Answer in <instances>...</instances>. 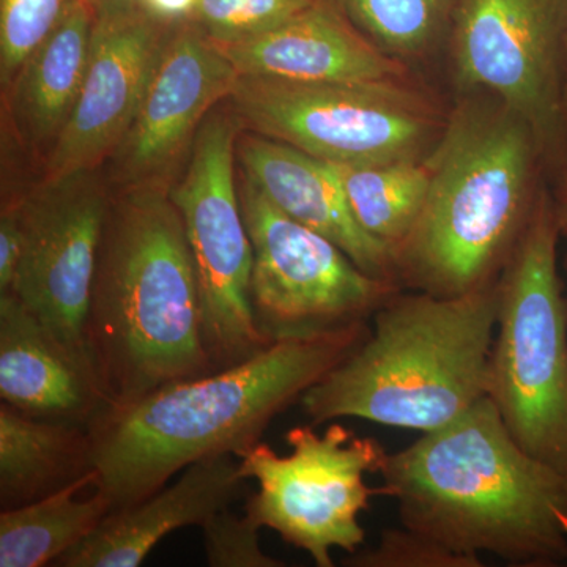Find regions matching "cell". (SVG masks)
<instances>
[{
  "mask_svg": "<svg viewBox=\"0 0 567 567\" xmlns=\"http://www.w3.org/2000/svg\"><path fill=\"white\" fill-rule=\"evenodd\" d=\"M371 323L282 339L249 360L111 406L91 425L95 488L112 511L166 486L186 466L260 442L279 413L353 352Z\"/></svg>",
  "mask_w": 567,
  "mask_h": 567,
  "instance_id": "6da1fadb",
  "label": "cell"
},
{
  "mask_svg": "<svg viewBox=\"0 0 567 567\" xmlns=\"http://www.w3.org/2000/svg\"><path fill=\"white\" fill-rule=\"evenodd\" d=\"M379 475L402 527L457 554L567 565V475L518 445L487 395L388 453Z\"/></svg>",
  "mask_w": 567,
  "mask_h": 567,
  "instance_id": "7a4b0ae2",
  "label": "cell"
},
{
  "mask_svg": "<svg viewBox=\"0 0 567 567\" xmlns=\"http://www.w3.org/2000/svg\"><path fill=\"white\" fill-rule=\"evenodd\" d=\"M171 185L114 189L85 319L107 409L213 371L199 286Z\"/></svg>",
  "mask_w": 567,
  "mask_h": 567,
  "instance_id": "3957f363",
  "label": "cell"
},
{
  "mask_svg": "<svg viewBox=\"0 0 567 567\" xmlns=\"http://www.w3.org/2000/svg\"><path fill=\"white\" fill-rule=\"evenodd\" d=\"M420 218L393 251L404 290L451 298L498 281L546 188V163L524 118L487 93L447 114L429 153Z\"/></svg>",
  "mask_w": 567,
  "mask_h": 567,
  "instance_id": "277c9868",
  "label": "cell"
},
{
  "mask_svg": "<svg viewBox=\"0 0 567 567\" xmlns=\"http://www.w3.org/2000/svg\"><path fill=\"white\" fill-rule=\"evenodd\" d=\"M498 281L461 297L399 290L368 336L309 388L311 424L360 417L421 434L453 423L487 395Z\"/></svg>",
  "mask_w": 567,
  "mask_h": 567,
  "instance_id": "5b68a950",
  "label": "cell"
},
{
  "mask_svg": "<svg viewBox=\"0 0 567 567\" xmlns=\"http://www.w3.org/2000/svg\"><path fill=\"white\" fill-rule=\"evenodd\" d=\"M546 186L498 278L487 398L532 456L567 475V305Z\"/></svg>",
  "mask_w": 567,
  "mask_h": 567,
  "instance_id": "8992f818",
  "label": "cell"
},
{
  "mask_svg": "<svg viewBox=\"0 0 567 567\" xmlns=\"http://www.w3.org/2000/svg\"><path fill=\"white\" fill-rule=\"evenodd\" d=\"M227 104L244 130L333 164L425 156L442 136L450 114L406 81L238 76Z\"/></svg>",
  "mask_w": 567,
  "mask_h": 567,
  "instance_id": "52a82bcc",
  "label": "cell"
},
{
  "mask_svg": "<svg viewBox=\"0 0 567 567\" xmlns=\"http://www.w3.org/2000/svg\"><path fill=\"white\" fill-rule=\"evenodd\" d=\"M284 440L287 456L262 442L237 454L241 476L259 484L246 498V514L306 551L317 567H334L331 550L353 554L363 547L360 516L374 496H386L385 487L365 483V476L382 470L386 450L338 423L323 431L297 425Z\"/></svg>",
  "mask_w": 567,
  "mask_h": 567,
  "instance_id": "ba28073f",
  "label": "cell"
},
{
  "mask_svg": "<svg viewBox=\"0 0 567 567\" xmlns=\"http://www.w3.org/2000/svg\"><path fill=\"white\" fill-rule=\"evenodd\" d=\"M241 130L230 107H215L194 137L181 178L169 186L196 271L213 371L233 368L274 344L252 312V244L235 182Z\"/></svg>",
  "mask_w": 567,
  "mask_h": 567,
  "instance_id": "9c48e42d",
  "label": "cell"
},
{
  "mask_svg": "<svg viewBox=\"0 0 567 567\" xmlns=\"http://www.w3.org/2000/svg\"><path fill=\"white\" fill-rule=\"evenodd\" d=\"M451 24L458 85L524 118L557 183L567 174V0H453Z\"/></svg>",
  "mask_w": 567,
  "mask_h": 567,
  "instance_id": "30bf717a",
  "label": "cell"
},
{
  "mask_svg": "<svg viewBox=\"0 0 567 567\" xmlns=\"http://www.w3.org/2000/svg\"><path fill=\"white\" fill-rule=\"evenodd\" d=\"M238 181L254 252V319L268 341L371 322L402 290L365 274L330 238L279 210L244 174Z\"/></svg>",
  "mask_w": 567,
  "mask_h": 567,
  "instance_id": "8fae6325",
  "label": "cell"
},
{
  "mask_svg": "<svg viewBox=\"0 0 567 567\" xmlns=\"http://www.w3.org/2000/svg\"><path fill=\"white\" fill-rule=\"evenodd\" d=\"M112 194L102 167L41 178L28 192L7 197L17 203L24 233L11 295L89 368L85 319Z\"/></svg>",
  "mask_w": 567,
  "mask_h": 567,
  "instance_id": "7c38bea8",
  "label": "cell"
},
{
  "mask_svg": "<svg viewBox=\"0 0 567 567\" xmlns=\"http://www.w3.org/2000/svg\"><path fill=\"white\" fill-rule=\"evenodd\" d=\"M238 76L192 18H175L132 125L103 166L111 188L171 185L200 125L227 102Z\"/></svg>",
  "mask_w": 567,
  "mask_h": 567,
  "instance_id": "4fadbf2b",
  "label": "cell"
},
{
  "mask_svg": "<svg viewBox=\"0 0 567 567\" xmlns=\"http://www.w3.org/2000/svg\"><path fill=\"white\" fill-rule=\"evenodd\" d=\"M175 18L99 11L76 106L43 158V181L102 169L132 125Z\"/></svg>",
  "mask_w": 567,
  "mask_h": 567,
  "instance_id": "5bb4252c",
  "label": "cell"
},
{
  "mask_svg": "<svg viewBox=\"0 0 567 567\" xmlns=\"http://www.w3.org/2000/svg\"><path fill=\"white\" fill-rule=\"evenodd\" d=\"M219 47L240 76L297 82L406 81L404 62L360 31L338 0H317L271 31Z\"/></svg>",
  "mask_w": 567,
  "mask_h": 567,
  "instance_id": "9a60e30c",
  "label": "cell"
},
{
  "mask_svg": "<svg viewBox=\"0 0 567 567\" xmlns=\"http://www.w3.org/2000/svg\"><path fill=\"white\" fill-rule=\"evenodd\" d=\"M234 454L186 466L171 486L111 511L91 536L55 559L59 567H136L175 529L203 527L219 511L251 494Z\"/></svg>",
  "mask_w": 567,
  "mask_h": 567,
  "instance_id": "2e32d148",
  "label": "cell"
},
{
  "mask_svg": "<svg viewBox=\"0 0 567 567\" xmlns=\"http://www.w3.org/2000/svg\"><path fill=\"white\" fill-rule=\"evenodd\" d=\"M237 162L279 210L330 238L365 274L398 284L393 252L357 221L333 164L251 132L238 136Z\"/></svg>",
  "mask_w": 567,
  "mask_h": 567,
  "instance_id": "e0dca14e",
  "label": "cell"
},
{
  "mask_svg": "<svg viewBox=\"0 0 567 567\" xmlns=\"http://www.w3.org/2000/svg\"><path fill=\"white\" fill-rule=\"evenodd\" d=\"M0 399L40 417L91 425L107 409L92 369L14 295H0Z\"/></svg>",
  "mask_w": 567,
  "mask_h": 567,
  "instance_id": "ac0fdd59",
  "label": "cell"
},
{
  "mask_svg": "<svg viewBox=\"0 0 567 567\" xmlns=\"http://www.w3.org/2000/svg\"><path fill=\"white\" fill-rule=\"evenodd\" d=\"M96 11L71 0L50 35L29 54L6 96L7 123L25 151L50 153L69 122L91 59Z\"/></svg>",
  "mask_w": 567,
  "mask_h": 567,
  "instance_id": "d6986e66",
  "label": "cell"
},
{
  "mask_svg": "<svg viewBox=\"0 0 567 567\" xmlns=\"http://www.w3.org/2000/svg\"><path fill=\"white\" fill-rule=\"evenodd\" d=\"M93 472L91 429L0 405V509L39 502Z\"/></svg>",
  "mask_w": 567,
  "mask_h": 567,
  "instance_id": "ffe728a7",
  "label": "cell"
},
{
  "mask_svg": "<svg viewBox=\"0 0 567 567\" xmlns=\"http://www.w3.org/2000/svg\"><path fill=\"white\" fill-rule=\"evenodd\" d=\"M95 483L93 472L39 502L2 511L0 567L52 566L91 536L112 511L111 499L99 488L89 498H76L84 488L95 487Z\"/></svg>",
  "mask_w": 567,
  "mask_h": 567,
  "instance_id": "44dd1931",
  "label": "cell"
},
{
  "mask_svg": "<svg viewBox=\"0 0 567 567\" xmlns=\"http://www.w3.org/2000/svg\"><path fill=\"white\" fill-rule=\"evenodd\" d=\"M429 153L386 163H331L354 218L391 252L405 240L423 210L431 185Z\"/></svg>",
  "mask_w": 567,
  "mask_h": 567,
  "instance_id": "7402d4cb",
  "label": "cell"
},
{
  "mask_svg": "<svg viewBox=\"0 0 567 567\" xmlns=\"http://www.w3.org/2000/svg\"><path fill=\"white\" fill-rule=\"evenodd\" d=\"M347 17L394 58L421 55L450 20L453 0H338Z\"/></svg>",
  "mask_w": 567,
  "mask_h": 567,
  "instance_id": "603a6c76",
  "label": "cell"
},
{
  "mask_svg": "<svg viewBox=\"0 0 567 567\" xmlns=\"http://www.w3.org/2000/svg\"><path fill=\"white\" fill-rule=\"evenodd\" d=\"M317 0H193L186 17L215 43L248 40L292 20Z\"/></svg>",
  "mask_w": 567,
  "mask_h": 567,
  "instance_id": "cb8c5ba5",
  "label": "cell"
},
{
  "mask_svg": "<svg viewBox=\"0 0 567 567\" xmlns=\"http://www.w3.org/2000/svg\"><path fill=\"white\" fill-rule=\"evenodd\" d=\"M71 0H0V85L9 87L29 54L50 35Z\"/></svg>",
  "mask_w": 567,
  "mask_h": 567,
  "instance_id": "d4e9b609",
  "label": "cell"
},
{
  "mask_svg": "<svg viewBox=\"0 0 567 567\" xmlns=\"http://www.w3.org/2000/svg\"><path fill=\"white\" fill-rule=\"evenodd\" d=\"M349 567H483V558L457 554L413 529L388 528L374 547L358 548L342 559Z\"/></svg>",
  "mask_w": 567,
  "mask_h": 567,
  "instance_id": "484cf974",
  "label": "cell"
},
{
  "mask_svg": "<svg viewBox=\"0 0 567 567\" xmlns=\"http://www.w3.org/2000/svg\"><path fill=\"white\" fill-rule=\"evenodd\" d=\"M205 555L210 567H282L286 563L270 557L260 547V525L237 516L230 507L219 511L203 525Z\"/></svg>",
  "mask_w": 567,
  "mask_h": 567,
  "instance_id": "4316f807",
  "label": "cell"
},
{
  "mask_svg": "<svg viewBox=\"0 0 567 567\" xmlns=\"http://www.w3.org/2000/svg\"><path fill=\"white\" fill-rule=\"evenodd\" d=\"M24 251V233L18 205L3 200L0 212V295L13 292L18 270Z\"/></svg>",
  "mask_w": 567,
  "mask_h": 567,
  "instance_id": "83f0119b",
  "label": "cell"
},
{
  "mask_svg": "<svg viewBox=\"0 0 567 567\" xmlns=\"http://www.w3.org/2000/svg\"><path fill=\"white\" fill-rule=\"evenodd\" d=\"M551 200H554L559 233H561V237L567 238V174L555 183L554 189H551Z\"/></svg>",
  "mask_w": 567,
  "mask_h": 567,
  "instance_id": "f1b7e54d",
  "label": "cell"
},
{
  "mask_svg": "<svg viewBox=\"0 0 567 567\" xmlns=\"http://www.w3.org/2000/svg\"><path fill=\"white\" fill-rule=\"evenodd\" d=\"M99 11H134L153 9L152 0H87Z\"/></svg>",
  "mask_w": 567,
  "mask_h": 567,
  "instance_id": "f546056e",
  "label": "cell"
},
{
  "mask_svg": "<svg viewBox=\"0 0 567 567\" xmlns=\"http://www.w3.org/2000/svg\"><path fill=\"white\" fill-rule=\"evenodd\" d=\"M565 267H566V271H567V256H566ZM566 305H567V289H566Z\"/></svg>",
  "mask_w": 567,
  "mask_h": 567,
  "instance_id": "4dcf8cb0",
  "label": "cell"
},
{
  "mask_svg": "<svg viewBox=\"0 0 567 567\" xmlns=\"http://www.w3.org/2000/svg\"><path fill=\"white\" fill-rule=\"evenodd\" d=\"M566 111H567V78H566Z\"/></svg>",
  "mask_w": 567,
  "mask_h": 567,
  "instance_id": "1f68e13d",
  "label": "cell"
}]
</instances>
